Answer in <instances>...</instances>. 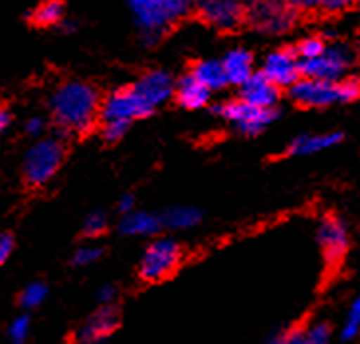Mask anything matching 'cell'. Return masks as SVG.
I'll use <instances>...</instances> for the list:
<instances>
[{
    "instance_id": "6da1fadb",
    "label": "cell",
    "mask_w": 360,
    "mask_h": 344,
    "mask_svg": "<svg viewBox=\"0 0 360 344\" xmlns=\"http://www.w3.org/2000/svg\"><path fill=\"white\" fill-rule=\"evenodd\" d=\"M50 109L56 125L64 133H85L101 115V105L96 89L82 82H65L50 99Z\"/></svg>"
},
{
    "instance_id": "7a4b0ae2",
    "label": "cell",
    "mask_w": 360,
    "mask_h": 344,
    "mask_svg": "<svg viewBox=\"0 0 360 344\" xmlns=\"http://www.w3.org/2000/svg\"><path fill=\"white\" fill-rule=\"evenodd\" d=\"M139 30L148 44L160 40L174 22L182 18L194 0H125Z\"/></svg>"
},
{
    "instance_id": "3957f363",
    "label": "cell",
    "mask_w": 360,
    "mask_h": 344,
    "mask_svg": "<svg viewBox=\"0 0 360 344\" xmlns=\"http://www.w3.org/2000/svg\"><path fill=\"white\" fill-rule=\"evenodd\" d=\"M289 95L301 107H328L333 103H350L360 97L359 79H313L301 77L289 87Z\"/></svg>"
},
{
    "instance_id": "277c9868",
    "label": "cell",
    "mask_w": 360,
    "mask_h": 344,
    "mask_svg": "<svg viewBox=\"0 0 360 344\" xmlns=\"http://www.w3.org/2000/svg\"><path fill=\"white\" fill-rule=\"evenodd\" d=\"M297 11L289 0H244V20L262 34L277 36L295 24Z\"/></svg>"
},
{
    "instance_id": "5b68a950",
    "label": "cell",
    "mask_w": 360,
    "mask_h": 344,
    "mask_svg": "<svg viewBox=\"0 0 360 344\" xmlns=\"http://www.w3.org/2000/svg\"><path fill=\"white\" fill-rule=\"evenodd\" d=\"M64 160V145L58 139H42L34 143L24 157V178L30 186L46 184L58 172Z\"/></svg>"
},
{
    "instance_id": "8992f818",
    "label": "cell",
    "mask_w": 360,
    "mask_h": 344,
    "mask_svg": "<svg viewBox=\"0 0 360 344\" xmlns=\"http://www.w3.org/2000/svg\"><path fill=\"white\" fill-rule=\"evenodd\" d=\"M180 260H182V250L174 240L159 238L150 241L139 263V277L147 283L160 281L179 267Z\"/></svg>"
},
{
    "instance_id": "52a82bcc",
    "label": "cell",
    "mask_w": 360,
    "mask_h": 344,
    "mask_svg": "<svg viewBox=\"0 0 360 344\" xmlns=\"http://www.w3.org/2000/svg\"><path fill=\"white\" fill-rule=\"evenodd\" d=\"M216 113L224 117L228 123H232L244 135H257V133H262L265 127L271 125L277 119L276 107L274 109H265V107L248 103L244 99L224 103L222 107L216 109Z\"/></svg>"
},
{
    "instance_id": "ba28073f",
    "label": "cell",
    "mask_w": 360,
    "mask_h": 344,
    "mask_svg": "<svg viewBox=\"0 0 360 344\" xmlns=\"http://www.w3.org/2000/svg\"><path fill=\"white\" fill-rule=\"evenodd\" d=\"M155 111L150 105L143 99V95L139 94L135 87L127 89H119L115 94H111L105 101L101 103V121H133L147 117Z\"/></svg>"
},
{
    "instance_id": "9c48e42d",
    "label": "cell",
    "mask_w": 360,
    "mask_h": 344,
    "mask_svg": "<svg viewBox=\"0 0 360 344\" xmlns=\"http://www.w3.org/2000/svg\"><path fill=\"white\" fill-rule=\"evenodd\" d=\"M350 60H352L350 52L342 44H330L321 56L301 62V73H303V77L337 82L342 77V73L347 72Z\"/></svg>"
},
{
    "instance_id": "30bf717a",
    "label": "cell",
    "mask_w": 360,
    "mask_h": 344,
    "mask_svg": "<svg viewBox=\"0 0 360 344\" xmlns=\"http://www.w3.org/2000/svg\"><path fill=\"white\" fill-rule=\"evenodd\" d=\"M194 8L218 30H233L244 22V0H194Z\"/></svg>"
},
{
    "instance_id": "8fae6325",
    "label": "cell",
    "mask_w": 360,
    "mask_h": 344,
    "mask_svg": "<svg viewBox=\"0 0 360 344\" xmlns=\"http://www.w3.org/2000/svg\"><path fill=\"white\" fill-rule=\"evenodd\" d=\"M262 73L277 87H291L303 77L301 60L293 50H276V52L267 53Z\"/></svg>"
},
{
    "instance_id": "7c38bea8",
    "label": "cell",
    "mask_w": 360,
    "mask_h": 344,
    "mask_svg": "<svg viewBox=\"0 0 360 344\" xmlns=\"http://www.w3.org/2000/svg\"><path fill=\"white\" fill-rule=\"evenodd\" d=\"M317 238L323 248V253H325V260L330 265L339 263L349 250V229L342 219L335 218V216H328L321 222Z\"/></svg>"
},
{
    "instance_id": "4fadbf2b",
    "label": "cell",
    "mask_w": 360,
    "mask_h": 344,
    "mask_svg": "<svg viewBox=\"0 0 360 344\" xmlns=\"http://www.w3.org/2000/svg\"><path fill=\"white\" fill-rule=\"evenodd\" d=\"M119 326V313L113 305H103L99 311L91 314L77 333V340L82 344H101Z\"/></svg>"
},
{
    "instance_id": "5bb4252c",
    "label": "cell",
    "mask_w": 360,
    "mask_h": 344,
    "mask_svg": "<svg viewBox=\"0 0 360 344\" xmlns=\"http://www.w3.org/2000/svg\"><path fill=\"white\" fill-rule=\"evenodd\" d=\"M133 87L137 89L139 94L143 95V99L153 109H157L162 103H167L170 97H172V94L176 91L172 77L167 72H162V70H155V72L145 73Z\"/></svg>"
},
{
    "instance_id": "9a60e30c",
    "label": "cell",
    "mask_w": 360,
    "mask_h": 344,
    "mask_svg": "<svg viewBox=\"0 0 360 344\" xmlns=\"http://www.w3.org/2000/svg\"><path fill=\"white\" fill-rule=\"evenodd\" d=\"M242 87V99L248 103L274 109L279 99V87L274 82H269L264 73H254Z\"/></svg>"
},
{
    "instance_id": "2e32d148",
    "label": "cell",
    "mask_w": 360,
    "mask_h": 344,
    "mask_svg": "<svg viewBox=\"0 0 360 344\" xmlns=\"http://www.w3.org/2000/svg\"><path fill=\"white\" fill-rule=\"evenodd\" d=\"M162 228V218L148 214V212H129L119 222V231L123 236H135V238H148L157 236Z\"/></svg>"
},
{
    "instance_id": "e0dca14e",
    "label": "cell",
    "mask_w": 360,
    "mask_h": 344,
    "mask_svg": "<svg viewBox=\"0 0 360 344\" xmlns=\"http://www.w3.org/2000/svg\"><path fill=\"white\" fill-rule=\"evenodd\" d=\"M222 63L228 75V84L244 85L254 75V58L244 48L230 50L222 58Z\"/></svg>"
},
{
    "instance_id": "ac0fdd59",
    "label": "cell",
    "mask_w": 360,
    "mask_h": 344,
    "mask_svg": "<svg viewBox=\"0 0 360 344\" xmlns=\"http://www.w3.org/2000/svg\"><path fill=\"white\" fill-rule=\"evenodd\" d=\"M342 141L340 133H313V135H301L289 145V153L295 157H309L315 153H323L330 146L339 145Z\"/></svg>"
},
{
    "instance_id": "d6986e66",
    "label": "cell",
    "mask_w": 360,
    "mask_h": 344,
    "mask_svg": "<svg viewBox=\"0 0 360 344\" xmlns=\"http://www.w3.org/2000/svg\"><path fill=\"white\" fill-rule=\"evenodd\" d=\"M174 94H176V99H179V103L182 107H186V109H200V107L208 103L212 91L204 84H200L192 73H188L176 84V91Z\"/></svg>"
},
{
    "instance_id": "ffe728a7",
    "label": "cell",
    "mask_w": 360,
    "mask_h": 344,
    "mask_svg": "<svg viewBox=\"0 0 360 344\" xmlns=\"http://www.w3.org/2000/svg\"><path fill=\"white\" fill-rule=\"evenodd\" d=\"M191 73L210 91H218L224 85H228V75L224 70L222 60H202L194 65Z\"/></svg>"
},
{
    "instance_id": "44dd1931",
    "label": "cell",
    "mask_w": 360,
    "mask_h": 344,
    "mask_svg": "<svg viewBox=\"0 0 360 344\" xmlns=\"http://www.w3.org/2000/svg\"><path fill=\"white\" fill-rule=\"evenodd\" d=\"M162 226L170 229H188L194 228L200 222L202 214L192 206H174L169 208L162 216Z\"/></svg>"
},
{
    "instance_id": "7402d4cb",
    "label": "cell",
    "mask_w": 360,
    "mask_h": 344,
    "mask_svg": "<svg viewBox=\"0 0 360 344\" xmlns=\"http://www.w3.org/2000/svg\"><path fill=\"white\" fill-rule=\"evenodd\" d=\"M64 16V4L62 0H44L42 4L34 11L32 18L40 26H53L60 24Z\"/></svg>"
},
{
    "instance_id": "603a6c76",
    "label": "cell",
    "mask_w": 360,
    "mask_h": 344,
    "mask_svg": "<svg viewBox=\"0 0 360 344\" xmlns=\"http://www.w3.org/2000/svg\"><path fill=\"white\" fill-rule=\"evenodd\" d=\"M46 297H48V287L42 281H34L30 285H26L24 291L20 293V305L30 311V309L40 307Z\"/></svg>"
},
{
    "instance_id": "cb8c5ba5",
    "label": "cell",
    "mask_w": 360,
    "mask_h": 344,
    "mask_svg": "<svg viewBox=\"0 0 360 344\" xmlns=\"http://www.w3.org/2000/svg\"><path fill=\"white\" fill-rule=\"evenodd\" d=\"M360 333V295L352 301L349 309V314H347V323L340 331V338L347 343V340H352L356 338Z\"/></svg>"
},
{
    "instance_id": "d4e9b609",
    "label": "cell",
    "mask_w": 360,
    "mask_h": 344,
    "mask_svg": "<svg viewBox=\"0 0 360 344\" xmlns=\"http://www.w3.org/2000/svg\"><path fill=\"white\" fill-rule=\"evenodd\" d=\"M325 48H327V44L323 38H319V36H309L305 40H301V44L297 46V56H299V60L301 62H305V60H313V58H317L321 53L325 52Z\"/></svg>"
},
{
    "instance_id": "484cf974",
    "label": "cell",
    "mask_w": 360,
    "mask_h": 344,
    "mask_svg": "<svg viewBox=\"0 0 360 344\" xmlns=\"http://www.w3.org/2000/svg\"><path fill=\"white\" fill-rule=\"evenodd\" d=\"M30 334V317L28 314H20L16 317L11 324H8V331H6V336L12 344H24L26 338Z\"/></svg>"
},
{
    "instance_id": "4316f807",
    "label": "cell",
    "mask_w": 360,
    "mask_h": 344,
    "mask_svg": "<svg viewBox=\"0 0 360 344\" xmlns=\"http://www.w3.org/2000/svg\"><path fill=\"white\" fill-rule=\"evenodd\" d=\"M105 229L107 218L103 212H91V214L84 219V226H82V231H84L85 238H97V236H101Z\"/></svg>"
},
{
    "instance_id": "83f0119b",
    "label": "cell",
    "mask_w": 360,
    "mask_h": 344,
    "mask_svg": "<svg viewBox=\"0 0 360 344\" xmlns=\"http://www.w3.org/2000/svg\"><path fill=\"white\" fill-rule=\"evenodd\" d=\"M103 255V250L99 246H84V248H77L72 255V265L75 267H85V265H91L96 263L99 257Z\"/></svg>"
},
{
    "instance_id": "f1b7e54d",
    "label": "cell",
    "mask_w": 360,
    "mask_h": 344,
    "mask_svg": "<svg viewBox=\"0 0 360 344\" xmlns=\"http://www.w3.org/2000/svg\"><path fill=\"white\" fill-rule=\"evenodd\" d=\"M265 344H309L307 334L301 331H287V333H274Z\"/></svg>"
},
{
    "instance_id": "f546056e",
    "label": "cell",
    "mask_w": 360,
    "mask_h": 344,
    "mask_svg": "<svg viewBox=\"0 0 360 344\" xmlns=\"http://www.w3.org/2000/svg\"><path fill=\"white\" fill-rule=\"evenodd\" d=\"M129 125H131L129 121H105L103 123V136H105V141L115 143L119 139H123L125 133H127Z\"/></svg>"
},
{
    "instance_id": "4dcf8cb0",
    "label": "cell",
    "mask_w": 360,
    "mask_h": 344,
    "mask_svg": "<svg viewBox=\"0 0 360 344\" xmlns=\"http://www.w3.org/2000/svg\"><path fill=\"white\" fill-rule=\"evenodd\" d=\"M305 334H307L309 344H328L330 340V329L327 323L311 324Z\"/></svg>"
},
{
    "instance_id": "1f68e13d",
    "label": "cell",
    "mask_w": 360,
    "mask_h": 344,
    "mask_svg": "<svg viewBox=\"0 0 360 344\" xmlns=\"http://www.w3.org/2000/svg\"><path fill=\"white\" fill-rule=\"evenodd\" d=\"M356 0H321V8L327 12H342L350 8Z\"/></svg>"
},
{
    "instance_id": "d6a6232c",
    "label": "cell",
    "mask_w": 360,
    "mask_h": 344,
    "mask_svg": "<svg viewBox=\"0 0 360 344\" xmlns=\"http://www.w3.org/2000/svg\"><path fill=\"white\" fill-rule=\"evenodd\" d=\"M12 251H14V238H12V234H4L0 238V263L8 261Z\"/></svg>"
},
{
    "instance_id": "836d02e7",
    "label": "cell",
    "mask_w": 360,
    "mask_h": 344,
    "mask_svg": "<svg viewBox=\"0 0 360 344\" xmlns=\"http://www.w3.org/2000/svg\"><path fill=\"white\" fill-rule=\"evenodd\" d=\"M26 133L30 136H38V135H42L44 133V129H46V121H44L42 117H32V119H28L26 121Z\"/></svg>"
},
{
    "instance_id": "e575fe53",
    "label": "cell",
    "mask_w": 360,
    "mask_h": 344,
    "mask_svg": "<svg viewBox=\"0 0 360 344\" xmlns=\"http://www.w3.org/2000/svg\"><path fill=\"white\" fill-rule=\"evenodd\" d=\"M117 297V289L115 285H103L101 289H99V293H97V299H99V302L101 305H113V301H115Z\"/></svg>"
},
{
    "instance_id": "d590c367",
    "label": "cell",
    "mask_w": 360,
    "mask_h": 344,
    "mask_svg": "<svg viewBox=\"0 0 360 344\" xmlns=\"http://www.w3.org/2000/svg\"><path fill=\"white\" fill-rule=\"evenodd\" d=\"M289 2L295 6L297 12H311L321 8V0H289Z\"/></svg>"
},
{
    "instance_id": "8d00e7d4",
    "label": "cell",
    "mask_w": 360,
    "mask_h": 344,
    "mask_svg": "<svg viewBox=\"0 0 360 344\" xmlns=\"http://www.w3.org/2000/svg\"><path fill=\"white\" fill-rule=\"evenodd\" d=\"M133 206H135V198L131 196V194H125V196H121V200L117 202V210L125 216L129 212H133Z\"/></svg>"
},
{
    "instance_id": "74e56055",
    "label": "cell",
    "mask_w": 360,
    "mask_h": 344,
    "mask_svg": "<svg viewBox=\"0 0 360 344\" xmlns=\"http://www.w3.org/2000/svg\"><path fill=\"white\" fill-rule=\"evenodd\" d=\"M12 123V117H11V111L8 109H2L0 111V131H6Z\"/></svg>"
},
{
    "instance_id": "f35d334b",
    "label": "cell",
    "mask_w": 360,
    "mask_h": 344,
    "mask_svg": "<svg viewBox=\"0 0 360 344\" xmlns=\"http://www.w3.org/2000/svg\"><path fill=\"white\" fill-rule=\"evenodd\" d=\"M356 52H359V58H360V36H359V44H356Z\"/></svg>"
}]
</instances>
